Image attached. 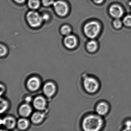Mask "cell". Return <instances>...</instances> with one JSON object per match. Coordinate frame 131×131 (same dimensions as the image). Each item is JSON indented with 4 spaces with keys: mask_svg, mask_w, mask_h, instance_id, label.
<instances>
[{
    "mask_svg": "<svg viewBox=\"0 0 131 131\" xmlns=\"http://www.w3.org/2000/svg\"><path fill=\"white\" fill-rule=\"evenodd\" d=\"M31 97H27L25 99V101L27 103H29L31 101Z\"/></svg>",
    "mask_w": 131,
    "mask_h": 131,
    "instance_id": "cell-28",
    "label": "cell"
},
{
    "mask_svg": "<svg viewBox=\"0 0 131 131\" xmlns=\"http://www.w3.org/2000/svg\"><path fill=\"white\" fill-rule=\"evenodd\" d=\"M1 95L2 94V93H4V91L5 88H4V85H2L1 84Z\"/></svg>",
    "mask_w": 131,
    "mask_h": 131,
    "instance_id": "cell-27",
    "label": "cell"
},
{
    "mask_svg": "<svg viewBox=\"0 0 131 131\" xmlns=\"http://www.w3.org/2000/svg\"><path fill=\"white\" fill-rule=\"evenodd\" d=\"M0 111L1 113H3L5 112L8 107V103L7 101L4 99H1V104H0Z\"/></svg>",
    "mask_w": 131,
    "mask_h": 131,
    "instance_id": "cell-19",
    "label": "cell"
},
{
    "mask_svg": "<svg viewBox=\"0 0 131 131\" xmlns=\"http://www.w3.org/2000/svg\"><path fill=\"white\" fill-rule=\"evenodd\" d=\"M98 48V43L94 40L89 41L87 45V48L89 52L93 53L96 51Z\"/></svg>",
    "mask_w": 131,
    "mask_h": 131,
    "instance_id": "cell-15",
    "label": "cell"
},
{
    "mask_svg": "<svg viewBox=\"0 0 131 131\" xmlns=\"http://www.w3.org/2000/svg\"><path fill=\"white\" fill-rule=\"evenodd\" d=\"M100 30V25L97 21H90L87 23L84 27V31L85 35L92 39L97 37Z\"/></svg>",
    "mask_w": 131,
    "mask_h": 131,
    "instance_id": "cell-2",
    "label": "cell"
},
{
    "mask_svg": "<svg viewBox=\"0 0 131 131\" xmlns=\"http://www.w3.org/2000/svg\"><path fill=\"white\" fill-rule=\"evenodd\" d=\"M126 127L128 128H131V121H128L125 124Z\"/></svg>",
    "mask_w": 131,
    "mask_h": 131,
    "instance_id": "cell-25",
    "label": "cell"
},
{
    "mask_svg": "<svg viewBox=\"0 0 131 131\" xmlns=\"http://www.w3.org/2000/svg\"><path fill=\"white\" fill-rule=\"evenodd\" d=\"M55 0H41L42 4L45 7H49L54 5Z\"/></svg>",
    "mask_w": 131,
    "mask_h": 131,
    "instance_id": "cell-20",
    "label": "cell"
},
{
    "mask_svg": "<svg viewBox=\"0 0 131 131\" xmlns=\"http://www.w3.org/2000/svg\"><path fill=\"white\" fill-rule=\"evenodd\" d=\"M53 6L55 13L61 17L66 16L69 12V6L64 1L61 0L55 1Z\"/></svg>",
    "mask_w": 131,
    "mask_h": 131,
    "instance_id": "cell-4",
    "label": "cell"
},
{
    "mask_svg": "<svg viewBox=\"0 0 131 131\" xmlns=\"http://www.w3.org/2000/svg\"><path fill=\"white\" fill-rule=\"evenodd\" d=\"M31 107L28 104H24L19 108V113L23 117H27L32 112Z\"/></svg>",
    "mask_w": 131,
    "mask_h": 131,
    "instance_id": "cell-12",
    "label": "cell"
},
{
    "mask_svg": "<svg viewBox=\"0 0 131 131\" xmlns=\"http://www.w3.org/2000/svg\"><path fill=\"white\" fill-rule=\"evenodd\" d=\"M123 131H131V128L126 127L125 129L123 130Z\"/></svg>",
    "mask_w": 131,
    "mask_h": 131,
    "instance_id": "cell-30",
    "label": "cell"
},
{
    "mask_svg": "<svg viewBox=\"0 0 131 131\" xmlns=\"http://www.w3.org/2000/svg\"><path fill=\"white\" fill-rule=\"evenodd\" d=\"M1 121L3 125L8 129H13L16 124L15 120L12 117H6Z\"/></svg>",
    "mask_w": 131,
    "mask_h": 131,
    "instance_id": "cell-11",
    "label": "cell"
},
{
    "mask_svg": "<svg viewBox=\"0 0 131 131\" xmlns=\"http://www.w3.org/2000/svg\"><path fill=\"white\" fill-rule=\"evenodd\" d=\"M42 18L44 21H47L49 19V16L47 14H44L42 15Z\"/></svg>",
    "mask_w": 131,
    "mask_h": 131,
    "instance_id": "cell-24",
    "label": "cell"
},
{
    "mask_svg": "<svg viewBox=\"0 0 131 131\" xmlns=\"http://www.w3.org/2000/svg\"><path fill=\"white\" fill-rule=\"evenodd\" d=\"M16 3L19 4H22L24 3L26 0H13Z\"/></svg>",
    "mask_w": 131,
    "mask_h": 131,
    "instance_id": "cell-26",
    "label": "cell"
},
{
    "mask_svg": "<svg viewBox=\"0 0 131 131\" xmlns=\"http://www.w3.org/2000/svg\"><path fill=\"white\" fill-rule=\"evenodd\" d=\"M113 25L115 28H119L121 27L122 25V21L119 18H116L113 22Z\"/></svg>",
    "mask_w": 131,
    "mask_h": 131,
    "instance_id": "cell-22",
    "label": "cell"
},
{
    "mask_svg": "<svg viewBox=\"0 0 131 131\" xmlns=\"http://www.w3.org/2000/svg\"><path fill=\"white\" fill-rule=\"evenodd\" d=\"M45 115L40 112H37L33 114L31 117L32 121L35 124H39L44 120Z\"/></svg>",
    "mask_w": 131,
    "mask_h": 131,
    "instance_id": "cell-14",
    "label": "cell"
},
{
    "mask_svg": "<svg viewBox=\"0 0 131 131\" xmlns=\"http://www.w3.org/2000/svg\"><path fill=\"white\" fill-rule=\"evenodd\" d=\"M41 2L40 0H28V5L31 9L36 10L40 7Z\"/></svg>",
    "mask_w": 131,
    "mask_h": 131,
    "instance_id": "cell-17",
    "label": "cell"
},
{
    "mask_svg": "<svg viewBox=\"0 0 131 131\" xmlns=\"http://www.w3.org/2000/svg\"><path fill=\"white\" fill-rule=\"evenodd\" d=\"M26 19L29 25L34 28L38 27L41 26L44 21L42 15L34 10L28 12L26 15Z\"/></svg>",
    "mask_w": 131,
    "mask_h": 131,
    "instance_id": "cell-3",
    "label": "cell"
},
{
    "mask_svg": "<svg viewBox=\"0 0 131 131\" xmlns=\"http://www.w3.org/2000/svg\"><path fill=\"white\" fill-rule=\"evenodd\" d=\"M1 131H7L5 130H1Z\"/></svg>",
    "mask_w": 131,
    "mask_h": 131,
    "instance_id": "cell-31",
    "label": "cell"
},
{
    "mask_svg": "<svg viewBox=\"0 0 131 131\" xmlns=\"http://www.w3.org/2000/svg\"><path fill=\"white\" fill-rule=\"evenodd\" d=\"M84 85L86 91L90 93L96 92L99 88L98 82L91 77L85 78L84 80Z\"/></svg>",
    "mask_w": 131,
    "mask_h": 131,
    "instance_id": "cell-5",
    "label": "cell"
},
{
    "mask_svg": "<svg viewBox=\"0 0 131 131\" xmlns=\"http://www.w3.org/2000/svg\"><path fill=\"white\" fill-rule=\"evenodd\" d=\"M123 22L126 26L131 27V15H127L124 18Z\"/></svg>",
    "mask_w": 131,
    "mask_h": 131,
    "instance_id": "cell-21",
    "label": "cell"
},
{
    "mask_svg": "<svg viewBox=\"0 0 131 131\" xmlns=\"http://www.w3.org/2000/svg\"><path fill=\"white\" fill-rule=\"evenodd\" d=\"M33 105L35 109L39 111H42L44 110L46 107V100L43 97L38 96L34 100Z\"/></svg>",
    "mask_w": 131,
    "mask_h": 131,
    "instance_id": "cell-9",
    "label": "cell"
},
{
    "mask_svg": "<svg viewBox=\"0 0 131 131\" xmlns=\"http://www.w3.org/2000/svg\"><path fill=\"white\" fill-rule=\"evenodd\" d=\"M64 43L66 47L69 49H73L77 46V40L75 36L70 35L65 38Z\"/></svg>",
    "mask_w": 131,
    "mask_h": 131,
    "instance_id": "cell-10",
    "label": "cell"
},
{
    "mask_svg": "<svg viewBox=\"0 0 131 131\" xmlns=\"http://www.w3.org/2000/svg\"><path fill=\"white\" fill-rule=\"evenodd\" d=\"M28 88L32 91L37 90L41 85L40 79L36 77H33L29 79L27 83Z\"/></svg>",
    "mask_w": 131,
    "mask_h": 131,
    "instance_id": "cell-7",
    "label": "cell"
},
{
    "mask_svg": "<svg viewBox=\"0 0 131 131\" xmlns=\"http://www.w3.org/2000/svg\"><path fill=\"white\" fill-rule=\"evenodd\" d=\"M55 85L51 82H47L45 84L43 88V91L45 94L48 97L53 96L56 91Z\"/></svg>",
    "mask_w": 131,
    "mask_h": 131,
    "instance_id": "cell-8",
    "label": "cell"
},
{
    "mask_svg": "<svg viewBox=\"0 0 131 131\" xmlns=\"http://www.w3.org/2000/svg\"><path fill=\"white\" fill-rule=\"evenodd\" d=\"M0 49H1L0 50L1 57L4 56L7 54V50L6 47L4 45H1V47H0Z\"/></svg>",
    "mask_w": 131,
    "mask_h": 131,
    "instance_id": "cell-23",
    "label": "cell"
},
{
    "mask_svg": "<svg viewBox=\"0 0 131 131\" xmlns=\"http://www.w3.org/2000/svg\"><path fill=\"white\" fill-rule=\"evenodd\" d=\"M109 12L112 17L116 18H120L124 14V10L122 8L116 5L111 6L109 9Z\"/></svg>",
    "mask_w": 131,
    "mask_h": 131,
    "instance_id": "cell-6",
    "label": "cell"
},
{
    "mask_svg": "<svg viewBox=\"0 0 131 131\" xmlns=\"http://www.w3.org/2000/svg\"><path fill=\"white\" fill-rule=\"evenodd\" d=\"M94 1L95 3H97V4H101L102 3L104 0H94Z\"/></svg>",
    "mask_w": 131,
    "mask_h": 131,
    "instance_id": "cell-29",
    "label": "cell"
},
{
    "mask_svg": "<svg viewBox=\"0 0 131 131\" xmlns=\"http://www.w3.org/2000/svg\"><path fill=\"white\" fill-rule=\"evenodd\" d=\"M103 125L100 117L96 115H90L85 117L82 122V128L84 131H98Z\"/></svg>",
    "mask_w": 131,
    "mask_h": 131,
    "instance_id": "cell-1",
    "label": "cell"
},
{
    "mask_svg": "<svg viewBox=\"0 0 131 131\" xmlns=\"http://www.w3.org/2000/svg\"><path fill=\"white\" fill-rule=\"evenodd\" d=\"M17 125L19 129L21 130H25L28 127L29 122L25 118H21L18 121Z\"/></svg>",
    "mask_w": 131,
    "mask_h": 131,
    "instance_id": "cell-16",
    "label": "cell"
},
{
    "mask_svg": "<svg viewBox=\"0 0 131 131\" xmlns=\"http://www.w3.org/2000/svg\"><path fill=\"white\" fill-rule=\"evenodd\" d=\"M72 29L68 25H64L61 28V32L62 34L66 36L70 35Z\"/></svg>",
    "mask_w": 131,
    "mask_h": 131,
    "instance_id": "cell-18",
    "label": "cell"
},
{
    "mask_svg": "<svg viewBox=\"0 0 131 131\" xmlns=\"http://www.w3.org/2000/svg\"><path fill=\"white\" fill-rule=\"evenodd\" d=\"M108 107L107 104L105 102L99 103L96 107V112L98 114L104 115L106 114L108 111Z\"/></svg>",
    "mask_w": 131,
    "mask_h": 131,
    "instance_id": "cell-13",
    "label": "cell"
}]
</instances>
